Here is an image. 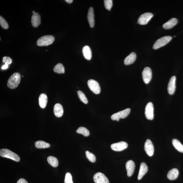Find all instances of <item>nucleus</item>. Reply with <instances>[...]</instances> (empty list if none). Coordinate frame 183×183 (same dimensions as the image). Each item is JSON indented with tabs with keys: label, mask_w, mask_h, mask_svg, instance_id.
Segmentation results:
<instances>
[{
	"label": "nucleus",
	"mask_w": 183,
	"mask_h": 183,
	"mask_svg": "<svg viewBox=\"0 0 183 183\" xmlns=\"http://www.w3.org/2000/svg\"><path fill=\"white\" fill-rule=\"evenodd\" d=\"M21 75L19 73H15L10 77L8 80L7 86L11 89H15L19 86L21 82Z\"/></svg>",
	"instance_id": "1"
},
{
	"label": "nucleus",
	"mask_w": 183,
	"mask_h": 183,
	"mask_svg": "<svg viewBox=\"0 0 183 183\" xmlns=\"http://www.w3.org/2000/svg\"><path fill=\"white\" fill-rule=\"evenodd\" d=\"M0 155L2 157L10 158L17 162H19L20 160L19 157L18 155L7 149L3 148L0 150Z\"/></svg>",
	"instance_id": "2"
},
{
	"label": "nucleus",
	"mask_w": 183,
	"mask_h": 183,
	"mask_svg": "<svg viewBox=\"0 0 183 183\" xmlns=\"http://www.w3.org/2000/svg\"><path fill=\"white\" fill-rule=\"evenodd\" d=\"M55 38L53 36L48 35L43 36L38 39L37 45L39 46H47L53 43Z\"/></svg>",
	"instance_id": "3"
},
{
	"label": "nucleus",
	"mask_w": 183,
	"mask_h": 183,
	"mask_svg": "<svg viewBox=\"0 0 183 183\" xmlns=\"http://www.w3.org/2000/svg\"><path fill=\"white\" fill-rule=\"evenodd\" d=\"M172 39L171 36H165L159 39L155 43L153 46V49L156 50L163 47L169 42Z\"/></svg>",
	"instance_id": "4"
},
{
	"label": "nucleus",
	"mask_w": 183,
	"mask_h": 183,
	"mask_svg": "<svg viewBox=\"0 0 183 183\" xmlns=\"http://www.w3.org/2000/svg\"><path fill=\"white\" fill-rule=\"evenodd\" d=\"M130 111V108H128L122 111L116 113L112 115L111 117V119L113 120H116L117 121L119 122L120 119H123L127 117L129 114Z\"/></svg>",
	"instance_id": "5"
},
{
	"label": "nucleus",
	"mask_w": 183,
	"mask_h": 183,
	"mask_svg": "<svg viewBox=\"0 0 183 183\" xmlns=\"http://www.w3.org/2000/svg\"><path fill=\"white\" fill-rule=\"evenodd\" d=\"M88 84L90 90L94 93L98 94L100 93L101 89L99 84L96 80L93 79L88 80Z\"/></svg>",
	"instance_id": "6"
},
{
	"label": "nucleus",
	"mask_w": 183,
	"mask_h": 183,
	"mask_svg": "<svg viewBox=\"0 0 183 183\" xmlns=\"http://www.w3.org/2000/svg\"><path fill=\"white\" fill-rule=\"evenodd\" d=\"M154 106L151 102H149L146 106L145 114L146 117L148 120H152L154 117Z\"/></svg>",
	"instance_id": "7"
},
{
	"label": "nucleus",
	"mask_w": 183,
	"mask_h": 183,
	"mask_svg": "<svg viewBox=\"0 0 183 183\" xmlns=\"http://www.w3.org/2000/svg\"><path fill=\"white\" fill-rule=\"evenodd\" d=\"M142 76L145 83H149L152 78V72L150 68L148 67L144 68L142 72Z\"/></svg>",
	"instance_id": "8"
},
{
	"label": "nucleus",
	"mask_w": 183,
	"mask_h": 183,
	"mask_svg": "<svg viewBox=\"0 0 183 183\" xmlns=\"http://www.w3.org/2000/svg\"><path fill=\"white\" fill-rule=\"evenodd\" d=\"M153 14L151 13H146L142 14L138 20V22L141 25H145L153 17Z\"/></svg>",
	"instance_id": "9"
},
{
	"label": "nucleus",
	"mask_w": 183,
	"mask_h": 183,
	"mask_svg": "<svg viewBox=\"0 0 183 183\" xmlns=\"http://www.w3.org/2000/svg\"><path fill=\"white\" fill-rule=\"evenodd\" d=\"M93 180L95 183H109L108 178L101 173H96L94 175Z\"/></svg>",
	"instance_id": "10"
},
{
	"label": "nucleus",
	"mask_w": 183,
	"mask_h": 183,
	"mask_svg": "<svg viewBox=\"0 0 183 183\" xmlns=\"http://www.w3.org/2000/svg\"><path fill=\"white\" fill-rule=\"evenodd\" d=\"M128 144L127 143L124 142H121L113 144L110 146L112 150L115 151H121L127 148Z\"/></svg>",
	"instance_id": "11"
},
{
	"label": "nucleus",
	"mask_w": 183,
	"mask_h": 183,
	"mask_svg": "<svg viewBox=\"0 0 183 183\" xmlns=\"http://www.w3.org/2000/svg\"><path fill=\"white\" fill-rule=\"evenodd\" d=\"M144 149L148 156L151 157L153 155L154 151V146L150 139L147 140L145 143Z\"/></svg>",
	"instance_id": "12"
},
{
	"label": "nucleus",
	"mask_w": 183,
	"mask_h": 183,
	"mask_svg": "<svg viewBox=\"0 0 183 183\" xmlns=\"http://www.w3.org/2000/svg\"><path fill=\"white\" fill-rule=\"evenodd\" d=\"M176 77L173 76L170 78L168 86V91L170 95L173 94L176 89Z\"/></svg>",
	"instance_id": "13"
},
{
	"label": "nucleus",
	"mask_w": 183,
	"mask_h": 183,
	"mask_svg": "<svg viewBox=\"0 0 183 183\" xmlns=\"http://www.w3.org/2000/svg\"><path fill=\"white\" fill-rule=\"evenodd\" d=\"M126 168L127 171V175L128 177L132 176L133 174L135 169V164L132 160H128L126 162Z\"/></svg>",
	"instance_id": "14"
},
{
	"label": "nucleus",
	"mask_w": 183,
	"mask_h": 183,
	"mask_svg": "<svg viewBox=\"0 0 183 183\" xmlns=\"http://www.w3.org/2000/svg\"><path fill=\"white\" fill-rule=\"evenodd\" d=\"M31 23L34 27L37 28L41 23V17L39 14L35 12L31 17Z\"/></svg>",
	"instance_id": "15"
},
{
	"label": "nucleus",
	"mask_w": 183,
	"mask_h": 183,
	"mask_svg": "<svg viewBox=\"0 0 183 183\" xmlns=\"http://www.w3.org/2000/svg\"><path fill=\"white\" fill-rule=\"evenodd\" d=\"M88 19L90 28H93L94 26V9L92 7H90L88 10Z\"/></svg>",
	"instance_id": "16"
},
{
	"label": "nucleus",
	"mask_w": 183,
	"mask_h": 183,
	"mask_svg": "<svg viewBox=\"0 0 183 183\" xmlns=\"http://www.w3.org/2000/svg\"><path fill=\"white\" fill-rule=\"evenodd\" d=\"M148 171V166L146 163L142 162L140 164L139 172L138 176V180H141L145 175L147 172Z\"/></svg>",
	"instance_id": "17"
},
{
	"label": "nucleus",
	"mask_w": 183,
	"mask_h": 183,
	"mask_svg": "<svg viewBox=\"0 0 183 183\" xmlns=\"http://www.w3.org/2000/svg\"><path fill=\"white\" fill-rule=\"evenodd\" d=\"M54 114L58 117H61L63 116L64 110L63 106L59 104H56L54 106Z\"/></svg>",
	"instance_id": "18"
},
{
	"label": "nucleus",
	"mask_w": 183,
	"mask_h": 183,
	"mask_svg": "<svg viewBox=\"0 0 183 183\" xmlns=\"http://www.w3.org/2000/svg\"><path fill=\"white\" fill-rule=\"evenodd\" d=\"M136 58V54L134 52H132L127 56L124 60V64L126 65H131L135 61Z\"/></svg>",
	"instance_id": "19"
},
{
	"label": "nucleus",
	"mask_w": 183,
	"mask_h": 183,
	"mask_svg": "<svg viewBox=\"0 0 183 183\" xmlns=\"http://www.w3.org/2000/svg\"><path fill=\"white\" fill-rule=\"evenodd\" d=\"M178 23V20L176 18H172L167 22L166 23H164L163 25V27L164 29H171L175 26Z\"/></svg>",
	"instance_id": "20"
},
{
	"label": "nucleus",
	"mask_w": 183,
	"mask_h": 183,
	"mask_svg": "<svg viewBox=\"0 0 183 183\" xmlns=\"http://www.w3.org/2000/svg\"><path fill=\"white\" fill-rule=\"evenodd\" d=\"M179 174V171L177 169L174 168L168 172L167 177L170 180H175L178 177Z\"/></svg>",
	"instance_id": "21"
},
{
	"label": "nucleus",
	"mask_w": 183,
	"mask_h": 183,
	"mask_svg": "<svg viewBox=\"0 0 183 183\" xmlns=\"http://www.w3.org/2000/svg\"><path fill=\"white\" fill-rule=\"evenodd\" d=\"M82 53L85 59L90 60L91 59L92 54L91 50L88 46H86L82 48Z\"/></svg>",
	"instance_id": "22"
},
{
	"label": "nucleus",
	"mask_w": 183,
	"mask_h": 183,
	"mask_svg": "<svg viewBox=\"0 0 183 183\" xmlns=\"http://www.w3.org/2000/svg\"><path fill=\"white\" fill-rule=\"evenodd\" d=\"M48 97L46 94L42 93L39 98V104L40 107L42 108H45L47 105Z\"/></svg>",
	"instance_id": "23"
},
{
	"label": "nucleus",
	"mask_w": 183,
	"mask_h": 183,
	"mask_svg": "<svg viewBox=\"0 0 183 183\" xmlns=\"http://www.w3.org/2000/svg\"><path fill=\"white\" fill-rule=\"evenodd\" d=\"M172 142L175 148L178 152L183 153V145L181 142L176 139H173Z\"/></svg>",
	"instance_id": "24"
},
{
	"label": "nucleus",
	"mask_w": 183,
	"mask_h": 183,
	"mask_svg": "<svg viewBox=\"0 0 183 183\" xmlns=\"http://www.w3.org/2000/svg\"><path fill=\"white\" fill-rule=\"evenodd\" d=\"M35 145L36 148H45L50 147V144L48 143L43 141L39 140L36 142Z\"/></svg>",
	"instance_id": "25"
},
{
	"label": "nucleus",
	"mask_w": 183,
	"mask_h": 183,
	"mask_svg": "<svg viewBox=\"0 0 183 183\" xmlns=\"http://www.w3.org/2000/svg\"><path fill=\"white\" fill-rule=\"evenodd\" d=\"M47 161L49 164L53 167H56L58 166V161L57 158L52 156L48 157Z\"/></svg>",
	"instance_id": "26"
},
{
	"label": "nucleus",
	"mask_w": 183,
	"mask_h": 183,
	"mask_svg": "<svg viewBox=\"0 0 183 183\" xmlns=\"http://www.w3.org/2000/svg\"><path fill=\"white\" fill-rule=\"evenodd\" d=\"M54 71L55 73L58 74L65 73V68L61 63L58 64L54 68Z\"/></svg>",
	"instance_id": "27"
},
{
	"label": "nucleus",
	"mask_w": 183,
	"mask_h": 183,
	"mask_svg": "<svg viewBox=\"0 0 183 183\" xmlns=\"http://www.w3.org/2000/svg\"><path fill=\"white\" fill-rule=\"evenodd\" d=\"M77 133L83 135L84 136L89 135L90 132L87 128L84 127H80L76 131Z\"/></svg>",
	"instance_id": "28"
},
{
	"label": "nucleus",
	"mask_w": 183,
	"mask_h": 183,
	"mask_svg": "<svg viewBox=\"0 0 183 183\" xmlns=\"http://www.w3.org/2000/svg\"><path fill=\"white\" fill-rule=\"evenodd\" d=\"M78 95L81 101L85 104H87L88 100L86 96L81 90H78L77 92Z\"/></svg>",
	"instance_id": "29"
},
{
	"label": "nucleus",
	"mask_w": 183,
	"mask_h": 183,
	"mask_svg": "<svg viewBox=\"0 0 183 183\" xmlns=\"http://www.w3.org/2000/svg\"><path fill=\"white\" fill-rule=\"evenodd\" d=\"M86 157L89 161L92 162H96V156L93 153L90 152L88 151L86 152Z\"/></svg>",
	"instance_id": "30"
},
{
	"label": "nucleus",
	"mask_w": 183,
	"mask_h": 183,
	"mask_svg": "<svg viewBox=\"0 0 183 183\" xmlns=\"http://www.w3.org/2000/svg\"><path fill=\"white\" fill-rule=\"evenodd\" d=\"M0 25L4 29H8V24L5 19L1 16H0Z\"/></svg>",
	"instance_id": "31"
},
{
	"label": "nucleus",
	"mask_w": 183,
	"mask_h": 183,
	"mask_svg": "<svg viewBox=\"0 0 183 183\" xmlns=\"http://www.w3.org/2000/svg\"><path fill=\"white\" fill-rule=\"evenodd\" d=\"M104 1L106 8L108 11H110L112 7L113 1L112 0H105Z\"/></svg>",
	"instance_id": "32"
},
{
	"label": "nucleus",
	"mask_w": 183,
	"mask_h": 183,
	"mask_svg": "<svg viewBox=\"0 0 183 183\" xmlns=\"http://www.w3.org/2000/svg\"><path fill=\"white\" fill-rule=\"evenodd\" d=\"M65 183H73L72 181V176L71 174L69 173H66L65 177V180H64Z\"/></svg>",
	"instance_id": "33"
},
{
	"label": "nucleus",
	"mask_w": 183,
	"mask_h": 183,
	"mask_svg": "<svg viewBox=\"0 0 183 183\" xmlns=\"http://www.w3.org/2000/svg\"><path fill=\"white\" fill-rule=\"evenodd\" d=\"M3 62L5 64H7L9 65L12 64V60L10 57H7V56H5L3 57Z\"/></svg>",
	"instance_id": "34"
},
{
	"label": "nucleus",
	"mask_w": 183,
	"mask_h": 183,
	"mask_svg": "<svg viewBox=\"0 0 183 183\" xmlns=\"http://www.w3.org/2000/svg\"><path fill=\"white\" fill-rule=\"evenodd\" d=\"M17 183H28L25 179L21 178L17 181Z\"/></svg>",
	"instance_id": "35"
},
{
	"label": "nucleus",
	"mask_w": 183,
	"mask_h": 183,
	"mask_svg": "<svg viewBox=\"0 0 183 183\" xmlns=\"http://www.w3.org/2000/svg\"><path fill=\"white\" fill-rule=\"evenodd\" d=\"M8 66L9 65H7V64H5L4 65H3L2 67V69L6 70L8 68Z\"/></svg>",
	"instance_id": "36"
},
{
	"label": "nucleus",
	"mask_w": 183,
	"mask_h": 183,
	"mask_svg": "<svg viewBox=\"0 0 183 183\" xmlns=\"http://www.w3.org/2000/svg\"><path fill=\"white\" fill-rule=\"evenodd\" d=\"M65 1L69 3H73V0H66Z\"/></svg>",
	"instance_id": "37"
},
{
	"label": "nucleus",
	"mask_w": 183,
	"mask_h": 183,
	"mask_svg": "<svg viewBox=\"0 0 183 183\" xmlns=\"http://www.w3.org/2000/svg\"><path fill=\"white\" fill-rule=\"evenodd\" d=\"M32 13H33V14L35 13V11H33L32 12Z\"/></svg>",
	"instance_id": "38"
}]
</instances>
